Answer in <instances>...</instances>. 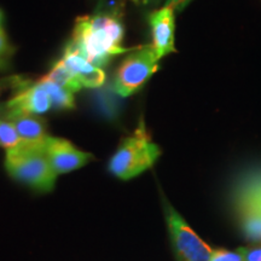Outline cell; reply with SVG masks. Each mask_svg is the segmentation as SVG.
I'll use <instances>...</instances> for the list:
<instances>
[{"label":"cell","mask_w":261,"mask_h":261,"mask_svg":"<svg viewBox=\"0 0 261 261\" xmlns=\"http://www.w3.org/2000/svg\"><path fill=\"white\" fill-rule=\"evenodd\" d=\"M45 140L41 143L22 142L16 148L6 150L5 156V168L9 174L39 192H50L57 179L47 159Z\"/></svg>","instance_id":"obj_2"},{"label":"cell","mask_w":261,"mask_h":261,"mask_svg":"<svg viewBox=\"0 0 261 261\" xmlns=\"http://www.w3.org/2000/svg\"><path fill=\"white\" fill-rule=\"evenodd\" d=\"M122 15L119 10H97L91 16L76 18L73 38L68 45L98 68L106 67L113 57L132 51L123 48Z\"/></svg>","instance_id":"obj_1"},{"label":"cell","mask_w":261,"mask_h":261,"mask_svg":"<svg viewBox=\"0 0 261 261\" xmlns=\"http://www.w3.org/2000/svg\"><path fill=\"white\" fill-rule=\"evenodd\" d=\"M149 23L152 33V46L160 60L175 51L174 10L163 6L149 15Z\"/></svg>","instance_id":"obj_9"},{"label":"cell","mask_w":261,"mask_h":261,"mask_svg":"<svg viewBox=\"0 0 261 261\" xmlns=\"http://www.w3.org/2000/svg\"><path fill=\"white\" fill-rule=\"evenodd\" d=\"M45 150L51 167L57 175L76 171L93 159L92 154L77 149L69 140L63 138L47 137Z\"/></svg>","instance_id":"obj_7"},{"label":"cell","mask_w":261,"mask_h":261,"mask_svg":"<svg viewBox=\"0 0 261 261\" xmlns=\"http://www.w3.org/2000/svg\"><path fill=\"white\" fill-rule=\"evenodd\" d=\"M244 261H261V248H241Z\"/></svg>","instance_id":"obj_17"},{"label":"cell","mask_w":261,"mask_h":261,"mask_svg":"<svg viewBox=\"0 0 261 261\" xmlns=\"http://www.w3.org/2000/svg\"><path fill=\"white\" fill-rule=\"evenodd\" d=\"M6 67V61L5 60H0V69H4Z\"/></svg>","instance_id":"obj_21"},{"label":"cell","mask_w":261,"mask_h":261,"mask_svg":"<svg viewBox=\"0 0 261 261\" xmlns=\"http://www.w3.org/2000/svg\"><path fill=\"white\" fill-rule=\"evenodd\" d=\"M15 94L6 103L4 112L35 114L47 113L52 108L50 96L35 83H28L16 79Z\"/></svg>","instance_id":"obj_8"},{"label":"cell","mask_w":261,"mask_h":261,"mask_svg":"<svg viewBox=\"0 0 261 261\" xmlns=\"http://www.w3.org/2000/svg\"><path fill=\"white\" fill-rule=\"evenodd\" d=\"M12 52H14V48L9 44L4 29H2L0 31V60H5V57L10 56Z\"/></svg>","instance_id":"obj_16"},{"label":"cell","mask_w":261,"mask_h":261,"mask_svg":"<svg viewBox=\"0 0 261 261\" xmlns=\"http://www.w3.org/2000/svg\"><path fill=\"white\" fill-rule=\"evenodd\" d=\"M61 61L76 76L83 87L97 89V87L102 86L106 81V74L100 68L90 63L86 58L77 54L68 44L64 48L63 57Z\"/></svg>","instance_id":"obj_10"},{"label":"cell","mask_w":261,"mask_h":261,"mask_svg":"<svg viewBox=\"0 0 261 261\" xmlns=\"http://www.w3.org/2000/svg\"><path fill=\"white\" fill-rule=\"evenodd\" d=\"M211 261H244V256L241 248L236 252L226 249H214Z\"/></svg>","instance_id":"obj_15"},{"label":"cell","mask_w":261,"mask_h":261,"mask_svg":"<svg viewBox=\"0 0 261 261\" xmlns=\"http://www.w3.org/2000/svg\"><path fill=\"white\" fill-rule=\"evenodd\" d=\"M231 205L247 240L261 242V166L238 174L231 189Z\"/></svg>","instance_id":"obj_3"},{"label":"cell","mask_w":261,"mask_h":261,"mask_svg":"<svg viewBox=\"0 0 261 261\" xmlns=\"http://www.w3.org/2000/svg\"><path fill=\"white\" fill-rule=\"evenodd\" d=\"M4 117L16 127L22 142L41 143L48 137L42 120L32 114L4 112Z\"/></svg>","instance_id":"obj_11"},{"label":"cell","mask_w":261,"mask_h":261,"mask_svg":"<svg viewBox=\"0 0 261 261\" xmlns=\"http://www.w3.org/2000/svg\"><path fill=\"white\" fill-rule=\"evenodd\" d=\"M22 143L17 129L8 120L0 119V146L6 150L14 149Z\"/></svg>","instance_id":"obj_14"},{"label":"cell","mask_w":261,"mask_h":261,"mask_svg":"<svg viewBox=\"0 0 261 261\" xmlns=\"http://www.w3.org/2000/svg\"><path fill=\"white\" fill-rule=\"evenodd\" d=\"M162 0H142V4L144 6H158Z\"/></svg>","instance_id":"obj_19"},{"label":"cell","mask_w":261,"mask_h":261,"mask_svg":"<svg viewBox=\"0 0 261 261\" xmlns=\"http://www.w3.org/2000/svg\"><path fill=\"white\" fill-rule=\"evenodd\" d=\"M173 252L177 261H211L214 249L195 232L167 201L163 202Z\"/></svg>","instance_id":"obj_6"},{"label":"cell","mask_w":261,"mask_h":261,"mask_svg":"<svg viewBox=\"0 0 261 261\" xmlns=\"http://www.w3.org/2000/svg\"><path fill=\"white\" fill-rule=\"evenodd\" d=\"M42 77L61 85V86L65 87V89L71 91L73 93L80 91L81 87H83L80 81L76 79V76L65 67V64L62 61L57 62V63L52 67V69L48 71L47 74H45Z\"/></svg>","instance_id":"obj_13"},{"label":"cell","mask_w":261,"mask_h":261,"mask_svg":"<svg viewBox=\"0 0 261 261\" xmlns=\"http://www.w3.org/2000/svg\"><path fill=\"white\" fill-rule=\"evenodd\" d=\"M160 155L161 150L150 138L144 121L140 120L133 135L120 143L108 163V169L114 177L128 180L151 168Z\"/></svg>","instance_id":"obj_4"},{"label":"cell","mask_w":261,"mask_h":261,"mask_svg":"<svg viewBox=\"0 0 261 261\" xmlns=\"http://www.w3.org/2000/svg\"><path fill=\"white\" fill-rule=\"evenodd\" d=\"M190 2H191V0H166L165 6H168V8L173 9V10H174V12L175 11L180 12L185 8H187Z\"/></svg>","instance_id":"obj_18"},{"label":"cell","mask_w":261,"mask_h":261,"mask_svg":"<svg viewBox=\"0 0 261 261\" xmlns=\"http://www.w3.org/2000/svg\"><path fill=\"white\" fill-rule=\"evenodd\" d=\"M37 84L50 96L52 108L56 110H69L75 107L74 93L54 81L40 77Z\"/></svg>","instance_id":"obj_12"},{"label":"cell","mask_w":261,"mask_h":261,"mask_svg":"<svg viewBox=\"0 0 261 261\" xmlns=\"http://www.w3.org/2000/svg\"><path fill=\"white\" fill-rule=\"evenodd\" d=\"M3 22H4V12L0 9V29H3Z\"/></svg>","instance_id":"obj_20"},{"label":"cell","mask_w":261,"mask_h":261,"mask_svg":"<svg viewBox=\"0 0 261 261\" xmlns=\"http://www.w3.org/2000/svg\"><path fill=\"white\" fill-rule=\"evenodd\" d=\"M159 61L152 45L135 47L116 71L114 90L122 97L136 93L158 71Z\"/></svg>","instance_id":"obj_5"}]
</instances>
